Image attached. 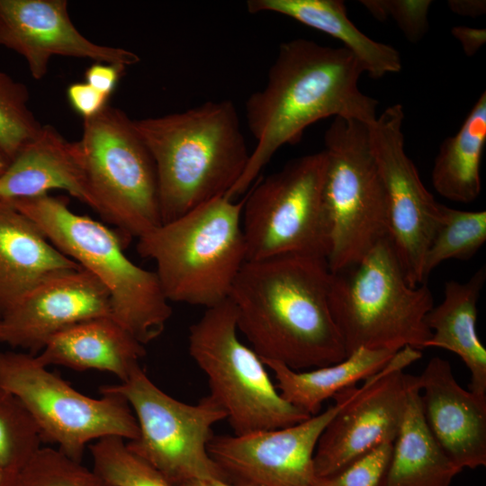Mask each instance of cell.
Segmentation results:
<instances>
[{
  "label": "cell",
  "instance_id": "1",
  "mask_svg": "<svg viewBox=\"0 0 486 486\" xmlns=\"http://www.w3.org/2000/svg\"><path fill=\"white\" fill-rule=\"evenodd\" d=\"M364 69L346 48L293 39L279 46L266 86L246 102V120L256 140L246 169L225 197L246 194L283 146L295 144L312 123L333 116L371 124L378 102L364 94Z\"/></svg>",
  "mask_w": 486,
  "mask_h": 486
},
{
  "label": "cell",
  "instance_id": "2",
  "mask_svg": "<svg viewBox=\"0 0 486 486\" xmlns=\"http://www.w3.org/2000/svg\"><path fill=\"white\" fill-rule=\"evenodd\" d=\"M327 259L286 255L246 261L229 298L237 326L262 360L300 371L347 355L332 318Z\"/></svg>",
  "mask_w": 486,
  "mask_h": 486
},
{
  "label": "cell",
  "instance_id": "3",
  "mask_svg": "<svg viewBox=\"0 0 486 486\" xmlns=\"http://www.w3.org/2000/svg\"><path fill=\"white\" fill-rule=\"evenodd\" d=\"M133 125L155 164L161 223L225 196L249 159L237 108L228 99Z\"/></svg>",
  "mask_w": 486,
  "mask_h": 486
},
{
  "label": "cell",
  "instance_id": "4",
  "mask_svg": "<svg viewBox=\"0 0 486 486\" xmlns=\"http://www.w3.org/2000/svg\"><path fill=\"white\" fill-rule=\"evenodd\" d=\"M32 219L64 255L106 288L112 317L144 346L158 338L172 315L154 271L133 263L117 232L74 212L68 200L50 194L9 201Z\"/></svg>",
  "mask_w": 486,
  "mask_h": 486
},
{
  "label": "cell",
  "instance_id": "5",
  "mask_svg": "<svg viewBox=\"0 0 486 486\" xmlns=\"http://www.w3.org/2000/svg\"><path fill=\"white\" fill-rule=\"evenodd\" d=\"M328 302L347 356L359 348L421 351L431 337L426 316L433 293L427 284L408 283L389 236L330 272Z\"/></svg>",
  "mask_w": 486,
  "mask_h": 486
},
{
  "label": "cell",
  "instance_id": "6",
  "mask_svg": "<svg viewBox=\"0 0 486 486\" xmlns=\"http://www.w3.org/2000/svg\"><path fill=\"white\" fill-rule=\"evenodd\" d=\"M244 202L217 197L138 238L168 302L207 309L229 298L246 262Z\"/></svg>",
  "mask_w": 486,
  "mask_h": 486
},
{
  "label": "cell",
  "instance_id": "7",
  "mask_svg": "<svg viewBox=\"0 0 486 486\" xmlns=\"http://www.w3.org/2000/svg\"><path fill=\"white\" fill-rule=\"evenodd\" d=\"M322 203L329 229L331 273L362 258L389 236L385 188L368 124L336 117L324 134Z\"/></svg>",
  "mask_w": 486,
  "mask_h": 486
},
{
  "label": "cell",
  "instance_id": "8",
  "mask_svg": "<svg viewBox=\"0 0 486 486\" xmlns=\"http://www.w3.org/2000/svg\"><path fill=\"white\" fill-rule=\"evenodd\" d=\"M188 349L234 435L286 428L310 417L281 396L260 356L240 341L230 298L207 308L190 327Z\"/></svg>",
  "mask_w": 486,
  "mask_h": 486
},
{
  "label": "cell",
  "instance_id": "9",
  "mask_svg": "<svg viewBox=\"0 0 486 486\" xmlns=\"http://www.w3.org/2000/svg\"><path fill=\"white\" fill-rule=\"evenodd\" d=\"M76 142L93 210L117 229L123 242L161 224L155 164L133 120L108 104L83 120Z\"/></svg>",
  "mask_w": 486,
  "mask_h": 486
},
{
  "label": "cell",
  "instance_id": "10",
  "mask_svg": "<svg viewBox=\"0 0 486 486\" xmlns=\"http://www.w3.org/2000/svg\"><path fill=\"white\" fill-rule=\"evenodd\" d=\"M100 392L118 394L128 402L139 436L126 442L127 447L173 486L193 480L227 482L207 450L212 426L226 419L224 410L211 395L196 404L178 400L158 387L140 366L119 384L104 385Z\"/></svg>",
  "mask_w": 486,
  "mask_h": 486
},
{
  "label": "cell",
  "instance_id": "11",
  "mask_svg": "<svg viewBox=\"0 0 486 486\" xmlns=\"http://www.w3.org/2000/svg\"><path fill=\"white\" fill-rule=\"evenodd\" d=\"M0 387L22 403L42 442L57 445L77 462H82L90 442L108 436L131 441L139 436L136 418L122 396H86L50 372L34 355L0 352Z\"/></svg>",
  "mask_w": 486,
  "mask_h": 486
},
{
  "label": "cell",
  "instance_id": "12",
  "mask_svg": "<svg viewBox=\"0 0 486 486\" xmlns=\"http://www.w3.org/2000/svg\"><path fill=\"white\" fill-rule=\"evenodd\" d=\"M324 151L287 162L245 195L246 261L297 255L327 259L329 229L322 203Z\"/></svg>",
  "mask_w": 486,
  "mask_h": 486
},
{
  "label": "cell",
  "instance_id": "13",
  "mask_svg": "<svg viewBox=\"0 0 486 486\" xmlns=\"http://www.w3.org/2000/svg\"><path fill=\"white\" fill-rule=\"evenodd\" d=\"M421 356L420 350L406 346L360 386L347 388L344 404L318 441L313 457L317 477L333 475L380 445L393 443L411 379L403 370Z\"/></svg>",
  "mask_w": 486,
  "mask_h": 486
},
{
  "label": "cell",
  "instance_id": "14",
  "mask_svg": "<svg viewBox=\"0 0 486 486\" xmlns=\"http://www.w3.org/2000/svg\"><path fill=\"white\" fill-rule=\"evenodd\" d=\"M403 107L388 106L368 124L371 147L388 203L389 237L408 283L422 284L424 255L441 216V203L424 186L404 148Z\"/></svg>",
  "mask_w": 486,
  "mask_h": 486
},
{
  "label": "cell",
  "instance_id": "15",
  "mask_svg": "<svg viewBox=\"0 0 486 486\" xmlns=\"http://www.w3.org/2000/svg\"><path fill=\"white\" fill-rule=\"evenodd\" d=\"M347 388L325 410L297 424L246 435L212 436L207 450L228 483L238 486H314L318 441L344 404Z\"/></svg>",
  "mask_w": 486,
  "mask_h": 486
},
{
  "label": "cell",
  "instance_id": "16",
  "mask_svg": "<svg viewBox=\"0 0 486 486\" xmlns=\"http://www.w3.org/2000/svg\"><path fill=\"white\" fill-rule=\"evenodd\" d=\"M112 317L106 288L80 268L37 285L0 317V343L38 355L59 332L86 320Z\"/></svg>",
  "mask_w": 486,
  "mask_h": 486
},
{
  "label": "cell",
  "instance_id": "17",
  "mask_svg": "<svg viewBox=\"0 0 486 486\" xmlns=\"http://www.w3.org/2000/svg\"><path fill=\"white\" fill-rule=\"evenodd\" d=\"M66 0H0V46L21 55L40 80L53 56L89 58L126 68L140 62L128 50L96 44L72 22Z\"/></svg>",
  "mask_w": 486,
  "mask_h": 486
},
{
  "label": "cell",
  "instance_id": "18",
  "mask_svg": "<svg viewBox=\"0 0 486 486\" xmlns=\"http://www.w3.org/2000/svg\"><path fill=\"white\" fill-rule=\"evenodd\" d=\"M417 378L425 420L444 452L462 470L486 465V395L459 385L438 356Z\"/></svg>",
  "mask_w": 486,
  "mask_h": 486
},
{
  "label": "cell",
  "instance_id": "19",
  "mask_svg": "<svg viewBox=\"0 0 486 486\" xmlns=\"http://www.w3.org/2000/svg\"><path fill=\"white\" fill-rule=\"evenodd\" d=\"M82 268L11 202L0 200V314L41 283Z\"/></svg>",
  "mask_w": 486,
  "mask_h": 486
},
{
  "label": "cell",
  "instance_id": "20",
  "mask_svg": "<svg viewBox=\"0 0 486 486\" xmlns=\"http://www.w3.org/2000/svg\"><path fill=\"white\" fill-rule=\"evenodd\" d=\"M53 189L94 207L76 142L67 140L53 126L42 125L0 176V200L34 197Z\"/></svg>",
  "mask_w": 486,
  "mask_h": 486
},
{
  "label": "cell",
  "instance_id": "21",
  "mask_svg": "<svg viewBox=\"0 0 486 486\" xmlns=\"http://www.w3.org/2000/svg\"><path fill=\"white\" fill-rule=\"evenodd\" d=\"M144 345L112 317L77 323L54 336L36 355L44 366L61 365L74 370L112 374L121 382L140 367Z\"/></svg>",
  "mask_w": 486,
  "mask_h": 486
},
{
  "label": "cell",
  "instance_id": "22",
  "mask_svg": "<svg viewBox=\"0 0 486 486\" xmlns=\"http://www.w3.org/2000/svg\"><path fill=\"white\" fill-rule=\"evenodd\" d=\"M485 280L486 269L482 266L466 282L448 281L443 301L426 316L431 332L426 348L457 355L470 371V391L478 395H486V349L476 329L477 303Z\"/></svg>",
  "mask_w": 486,
  "mask_h": 486
},
{
  "label": "cell",
  "instance_id": "23",
  "mask_svg": "<svg viewBox=\"0 0 486 486\" xmlns=\"http://www.w3.org/2000/svg\"><path fill=\"white\" fill-rule=\"evenodd\" d=\"M247 9L250 14H280L339 40L357 58L364 73L373 78H381L401 69L399 51L363 33L348 18L343 1L248 0Z\"/></svg>",
  "mask_w": 486,
  "mask_h": 486
},
{
  "label": "cell",
  "instance_id": "24",
  "mask_svg": "<svg viewBox=\"0 0 486 486\" xmlns=\"http://www.w3.org/2000/svg\"><path fill=\"white\" fill-rule=\"evenodd\" d=\"M460 472L431 434L422 411L418 378L411 375L383 486H450Z\"/></svg>",
  "mask_w": 486,
  "mask_h": 486
},
{
  "label": "cell",
  "instance_id": "25",
  "mask_svg": "<svg viewBox=\"0 0 486 486\" xmlns=\"http://www.w3.org/2000/svg\"><path fill=\"white\" fill-rule=\"evenodd\" d=\"M395 353L359 348L338 363L309 371H295L277 361L261 360L274 373L281 396L313 416L321 411L326 400L382 370Z\"/></svg>",
  "mask_w": 486,
  "mask_h": 486
},
{
  "label": "cell",
  "instance_id": "26",
  "mask_svg": "<svg viewBox=\"0 0 486 486\" xmlns=\"http://www.w3.org/2000/svg\"><path fill=\"white\" fill-rule=\"evenodd\" d=\"M486 143V92L473 104L458 131L446 138L436 157L431 182L443 197L471 202L481 193L480 166Z\"/></svg>",
  "mask_w": 486,
  "mask_h": 486
},
{
  "label": "cell",
  "instance_id": "27",
  "mask_svg": "<svg viewBox=\"0 0 486 486\" xmlns=\"http://www.w3.org/2000/svg\"><path fill=\"white\" fill-rule=\"evenodd\" d=\"M441 216L424 255L422 283L446 260L471 258L486 240V212L463 211L441 203Z\"/></svg>",
  "mask_w": 486,
  "mask_h": 486
},
{
  "label": "cell",
  "instance_id": "28",
  "mask_svg": "<svg viewBox=\"0 0 486 486\" xmlns=\"http://www.w3.org/2000/svg\"><path fill=\"white\" fill-rule=\"evenodd\" d=\"M89 447L93 470L107 486H173L158 471L132 453L126 440L108 436Z\"/></svg>",
  "mask_w": 486,
  "mask_h": 486
},
{
  "label": "cell",
  "instance_id": "29",
  "mask_svg": "<svg viewBox=\"0 0 486 486\" xmlns=\"http://www.w3.org/2000/svg\"><path fill=\"white\" fill-rule=\"evenodd\" d=\"M41 443L38 428L25 407L0 387V469L17 474Z\"/></svg>",
  "mask_w": 486,
  "mask_h": 486
},
{
  "label": "cell",
  "instance_id": "30",
  "mask_svg": "<svg viewBox=\"0 0 486 486\" xmlns=\"http://www.w3.org/2000/svg\"><path fill=\"white\" fill-rule=\"evenodd\" d=\"M28 102L27 86L0 70V150L9 161L32 141L42 128Z\"/></svg>",
  "mask_w": 486,
  "mask_h": 486
},
{
  "label": "cell",
  "instance_id": "31",
  "mask_svg": "<svg viewBox=\"0 0 486 486\" xmlns=\"http://www.w3.org/2000/svg\"><path fill=\"white\" fill-rule=\"evenodd\" d=\"M14 486H106L81 462L58 448L40 446L15 476Z\"/></svg>",
  "mask_w": 486,
  "mask_h": 486
},
{
  "label": "cell",
  "instance_id": "32",
  "mask_svg": "<svg viewBox=\"0 0 486 486\" xmlns=\"http://www.w3.org/2000/svg\"><path fill=\"white\" fill-rule=\"evenodd\" d=\"M360 3L379 21L392 18L411 42L419 41L428 30L430 0H364Z\"/></svg>",
  "mask_w": 486,
  "mask_h": 486
},
{
  "label": "cell",
  "instance_id": "33",
  "mask_svg": "<svg viewBox=\"0 0 486 486\" xmlns=\"http://www.w3.org/2000/svg\"><path fill=\"white\" fill-rule=\"evenodd\" d=\"M393 443H384L342 471L317 477L314 486H383Z\"/></svg>",
  "mask_w": 486,
  "mask_h": 486
},
{
  "label": "cell",
  "instance_id": "34",
  "mask_svg": "<svg viewBox=\"0 0 486 486\" xmlns=\"http://www.w3.org/2000/svg\"><path fill=\"white\" fill-rule=\"evenodd\" d=\"M67 97L70 106L83 120L97 115L108 105L110 98L86 82L70 84L67 88Z\"/></svg>",
  "mask_w": 486,
  "mask_h": 486
},
{
  "label": "cell",
  "instance_id": "35",
  "mask_svg": "<svg viewBox=\"0 0 486 486\" xmlns=\"http://www.w3.org/2000/svg\"><path fill=\"white\" fill-rule=\"evenodd\" d=\"M126 68L118 64L94 62L86 70L85 82L110 97Z\"/></svg>",
  "mask_w": 486,
  "mask_h": 486
},
{
  "label": "cell",
  "instance_id": "36",
  "mask_svg": "<svg viewBox=\"0 0 486 486\" xmlns=\"http://www.w3.org/2000/svg\"><path fill=\"white\" fill-rule=\"evenodd\" d=\"M451 33L468 57L475 55L486 42L485 29L457 25L452 28Z\"/></svg>",
  "mask_w": 486,
  "mask_h": 486
},
{
  "label": "cell",
  "instance_id": "37",
  "mask_svg": "<svg viewBox=\"0 0 486 486\" xmlns=\"http://www.w3.org/2000/svg\"><path fill=\"white\" fill-rule=\"evenodd\" d=\"M447 4L452 12L468 17L481 16L486 11L484 0H450Z\"/></svg>",
  "mask_w": 486,
  "mask_h": 486
},
{
  "label": "cell",
  "instance_id": "38",
  "mask_svg": "<svg viewBox=\"0 0 486 486\" xmlns=\"http://www.w3.org/2000/svg\"><path fill=\"white\" fill-rule=\"evenodd\" d=\"M183 486H238L218 480H193Z\"/></svg>",
  "mask_w": 486,
  "mask_h": 486
},
{
  "label": "cell",
  "instance_id": "39",
  "mask_svg": "<svg viewBox=\"0 0 486 486\" xmlns=\"http://www.w3.org/2000/svg\"><path fill=\"white\" fill-rule=\"evenodd\" d=\"M16 474L0 469V486H14Z\"/></svg>",
  "mask_w": 486,
  "mask_h": 486
},
{
  "label": "cell",
  "instance_id": "40",
  "mask_svg": "<svg viewBox=\"0 0 486 486\" xmlns=\"http://www.w3.org/2000/svg\"><path fill=\"white\" fill-rule=\"evenodd\" d=\"M9 163H10V161L6 158V157L0 150V176L6 170Z\"/></svg>",
  "mask_w": 486,
  "mask_h": 486
},
{
  "label": "cell",
  "instance_id": "41",
  "mask_svg": "<svg viewBox=\"0 0 486 486\" xmlns=\"http://www.w3.org/2000/svg\"><path fill=\"white\" fill-rule=\"evenodd\" d=\"M0 317H1V314H0Z\"/></svg>",
  "mask_w": 486,
  "mask_h": 486
},
{
  "label": "cell",
  "instance_id": "42",
  "mask_svg": "<svg viewBox=\"0 0 486 486\" xmlns=\"http://www.w3.org/2000/svg\"><path fill=\"white\" fill-rule=\"evenodd\" d=\"M106 485V484H105ZM107 486V485H106Z\"/></svg>",
  "mask_w": 486,
  "mask_h": 486
}]
</instances>
